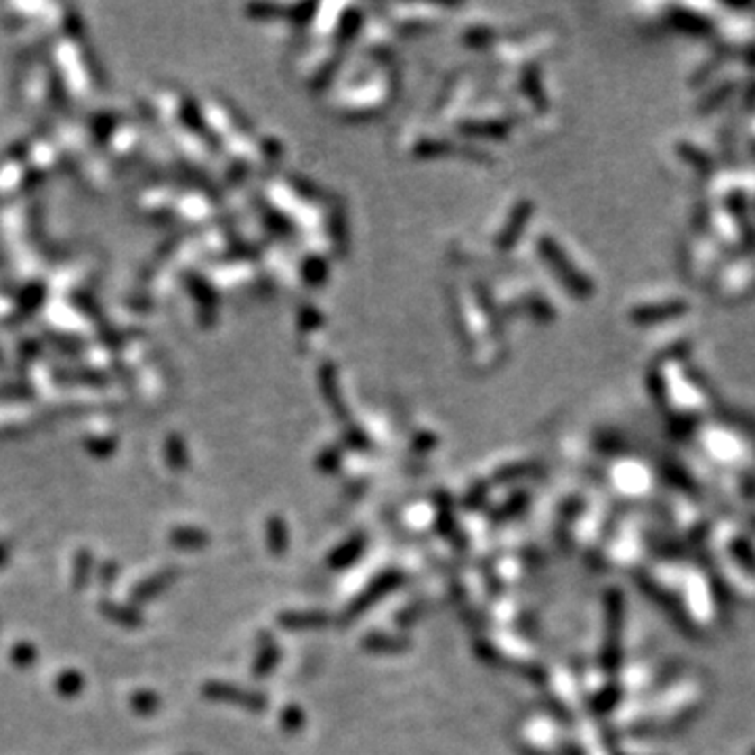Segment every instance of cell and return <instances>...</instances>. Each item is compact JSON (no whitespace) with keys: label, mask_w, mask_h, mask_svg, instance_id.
Instances as JSON below:
<instances>
[{"label":"cell","mask_w":755,"mask_h":755,"mask_svg":"<svg viewBox=\"0 0 755 755\" xmlns=\"http://www.w3.org/2000/svg\"><path fill=\"white\" fill-rule=\"evenodd\" d=\"M652 386H657L663 405L674 414H697L712 403L706 378L690 364L687 355H665L655 370Z\"/></svg>","instance_id":"1"},{"label":"cell","mask_w":755,"mask_h":755,"mask_svg":"<svg viewBox=\"0 0 755 755\" xmlns=\"http://www.w3.org/2000/svg\"><path fill=\"white\" fill-rule=\"evenodd\" d=\"M9 558H11V548H9V544L0 542V569H3L4 564L9 562Z\"/></svg>","instance_id":"13"},{"label":"cell","mask_w":755,"mask_h":755,"mask_svg":"<svg viewBox=\"0 0 755 755\" xmlns=\"http://www.w3.org/2000/svg\"><path fill=\"white\" fill-rule=\"evenodd\" d=\"M118 577H120V567H118V562L107 561V562L101 564V571H99V581H101V586H103V588H110V586H113V583L118 581Z\"/></svg>","instance_id":"11"},{"label":"cell","mask_w":755,"mask_h":755,"mask_svg":"<svg viewBox=\"0 0 755 755\" xmlns=\"http://www.w3.org/2000/svg\"><path fill=\"white\" fill-rule=\"evenodd\" d=\"M11 661L17 665V668H30V665H34L38 661V651L34 644L30 643H19L13 646L11 651Z\"/></svg>","instance_id":"10"},{"label":"cell","mask_w":755,"mask_h":755,"mask_svg":"<svg viewBox=\"0 0 755 755\" xmlns=\"http://www.w3.org/2000/svg\"><path fill=\"white\" fill-rule=\"evenodd\" d=\"M93 575H94V562H93L91 550H80L74 558V575H72L74 588L78 589V592L80 589H85L88 583H91Z\"/></svg>","instance_id":"7"},{"label":"cell","mask_w":755,"mask_h":755,"mask_svg":"<svg viewBox=\"0 0 755 755\" xmlns=\"http://www.w3.org/2000/svg\"><path fill=\"white\" fill-rule=\"evenodd\" d=\"M173 542L176 545H192V544H202V537L198 535V533H193V531L181 529V531H175L173 533Z\"/></svg>","instance_id":"12"},{"label":"cell","mask_w":755,"mask_h":755,"mask_svg":"<svg viewBox=\"0 0 755 755\" xmlns=\"http://www.w3.org/2000/svg\"><path fill=\"white\" fill-rule=\"evenodd\" d=\"M671 160L680 162L684 170L693 175H707L715 173V164H718V156L714 154V149L709 145L701 143L699 139L688 135V137H676L671 139Z\"/></svg>","instance_id":"4"},{"label":"cell","mask_w":755,"mask_h":755,"mask_svg":"<svg viewBox=\"0 0 755 755\" xmlns=\"http://www.w3.org/2000/svg\"><path fill=\"white\" fill-rule=\"evenodd\" d=\"M731 256L715 239L703 231L701 227L688 238L687 248H684V269L690 282L701 285H712L715 273L724 265V260Z\"/></svg>","instance_id":"3"},{"label":"cell","mask_w":755,"mask_h":755,"mask_svg":"<svg viewBox=\"0 0 755 755\" xmlns=\"http://www.w3.org/2000/svg\"><path fill=\"white\" fill-rule=\"evenodd\" d=\"M175 580V571L173 569H164L162 573L157 575H151L148 580H143L141 583H137L135 588H132L130 592V605H145V602L154 600L160 596L164 589L170 586V581Z\"/></svg>","instance_id":"6"},{"label":"cell","mask_w":755,"mask_h":755,"mask_svg":"<svg viewBox=\"0 0 755 755\" xmlns=\"http://www.w3.org/2000/svg\"><path fill=\"white\" fill-rule=\"evenodd\" d=\"M55 688L61 697L72 699V697H78L82 693V688H85V676L78 674L76 670L61 671L55 680Z\"/></svg>","instance_id":"8"},{"label":"cell","mask_w":755,"mask_h":755,"mask_svg":"<svg viewBox=\"0 0 755 755\" xmlns=\"http://www.w3.org/2000/svg\"><path fill=\"white\" fill-rule=\"evenodd\" d=\"M99 611L103 617L110 619L112 624L126 627V630H135V627H141L143 624V615L139 613V608L132 605H124V602L105 598L99 602Z\"/></svg>","instance_id":"5"},{"label":"cell","mask_w":755,"mask_h":755,"mask_svg":"<svg viewBox=\"0 0 755 755\" xmlns=\"http://www.w3.org/2000/svg\"><path fill=\"white\" fill-rule=\"evenodd\" d=\"M747 137H750V141L755 145V112L750 118V126H747Z\"/></svg>","instance_id":"14"},{"label":"cell","mask_w":755,"mask_h":755,"mask_svg":"<svg viewBox=\"0 0 755 755\" xmlns=\"http://www.w3.org/2000/svg\"><path fill=\"white\" fill-rule=\"evenodd\" d=\"M753 244H755V231H753Z\"/></svg>","instance_id":"15"},{"label":"cell","mask_w":755,"mask_h":755,"mask_svg":"<svg viewBox=\"0 0 755 755\" xmlns=\"http://www.w3.org/2000/svg\"><path fill=\"white\" fill-rule=\"evenodd\" d=\"M709 288L722 302H741L751 298L755 294V256L750 250L731 254L715 273Z\"/></svg>","instance_id":"2"},{"label":"cell","mask_w":755,"mask_h":755,"mask_svg":"<svg viewBox=\"0 0 755 755\" xmlns=\"http://www.w3.org/2000/svg\"><path fill=\"white\" fill-rule=\"evenodd\" d=\"M130 709L139 715H151L157 712V706H160V699H157L156 693H149V690H139L130 697Z\"/></svg>","instance_id":"9"}]
</instances>
